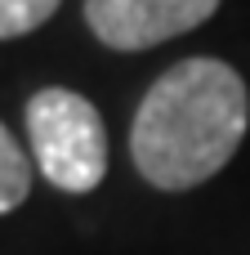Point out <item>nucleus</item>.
Listing matches in <instances>:
<instances>
[{"mask_svg": "<svg viewBox=\"0 0 250 255\" xmlns=\"http://www.w3.org/2000/svg\"><path fill=\"white\" fill-rule=\"evenodd\" d=\"M246 126L250 94L242 72L224 58H183L143 94L130 130V157L152 188L183 193L233 161Z\"/></svg>", "mask_w": 250, "mask_h": 255, "instance_id": "f257e3e1", "label": "nucleus"}, {"mask_svg": "<svg viewBox=\"0 0 250 255\" xmlns=\"http://www.w3.org/2000/svg\"><path fill=\"white\" fill-rule=\"evenodd\" d=\"M27 143L36 170L63 193H94L107 175L103 117L67 85H45L27 99Z\"/></svg>", "mask_w": 250, "mask_h": 255, "instance_id": "f03ea898", "label": "nucleus"}, {"mask_svg": "<svg viewBox=\"0 0 250 255\" xmlns=\"http://www.w3.org/2000/svg\"><path fill=\"white\" fill-rule=\"evenodd\" d=\"M219 0H85V22L107 49H152L201 27Z\"/></svg>", "mask_w": 250, "mask_h": 255, "instance_id": "7ed1b4c3", "label": "nucleus"}, {"mask_svg": "<svg viewBox=\"0 0 250 255\" xmlns=\"http://www.w3.org/2000/svg\"><path fill=\"white\" fill-rule=\"evenodd\" d=\"M31 193V157L18 148V139L0 121V215L18 211Z\"/></svg>", "mask_w": 250, "mask_h": 255, "instance_id": "20e7f679", "label": "nucleus"}, {"mask_svg": "<svg viewBox=\"0 0 250 255\" xmlns=\"http://www.w3.org/2000/svg\"><path fill=\"white\" fill-rule=\"evenodd\" d=\"M63 0H0V40H13V36H27L36 31L40 22L54 18Z\"/></svg>", "mask_w": 250, "mask_h": 255, "instance_id": "39448f33", "label": "nucleus"}]
</instances>
